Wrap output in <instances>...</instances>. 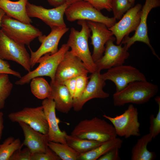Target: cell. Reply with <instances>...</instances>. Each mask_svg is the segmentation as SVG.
Wrapping results in <instances>:
<instances>
[{"instance_id": "cell-1", "label": "cell", "mask_w": 160, "mask_h": 160, "mask_svg": "<svg viewBox=\"0 0 160 160\" xmlns=\"http://www.w3.org/2000/svg\"><path fill=\"white\" fill-rule=\"evenodd\" d=\"M158 91L157 85L147 80L134 81L120 91L114 93L113 105L119 107L129 103L144 104L155 96Z\"/></svg>"}, {"instance_id": "cell-2", "label": "cell", "mask_w": 160, "mask_h": 160, "mask_svg": "<svg viewBox=\"0 0 160 160\" xmlns=\"http://www.w3.org/2000/svg\"><path fill=\"white\" fill-rule=\"evenodd\" d=\"M71 135L100 142L112 139L117 136L112 124L96 117L80 121L72 130Z\"/></svg>"}, {"instance_id": "cell-3", "label": "cell", "mask_w": 160, "mask_h": 160, "mask_svg": "<svg viewBox=\"0 0 160 160\" xmlns=\"http://www.w3.org/2000/svg\"><path fill=\"white\" fill-rule=\"evenodd\" d=\"M78 24L81 26V31L71 28L67 43L71 48V52L81 60L89 73H91L97 70L88 46L91 31L87 21L78 20Z\"/></svg>"}, {"instance_id": "cell-4", "label": "cell", "mask_w": 160, "mask_h": 160, "mask_svg": "<svg viewBox=\"0 0 160 160\" xmlns=\"http://www.w3.org/2000/svg\"><path fill=\"white\" fill-rule=\"evenodd\" d=\"M69 48L66 43L63 44L58 51L55 53H48L42 56L37 61V63H39V66L33 70L28 72L26 74L21 77L15 82V84L23 85L29 83L35 77L43 76L49 77L51 81H54L57 67Z\"/></svg>"}, {"instance_id": "cell-5", "label": "cell", "mask_w": 160, "mask_h": 160, "mask_svg": "<svg viewBox=\"0 0 160 160\" xmlns=\"http://www.w3.org/2000/svg\"><path fill=\"white\" fill-rule=\"evenodd\" d=\"M1 30L9 38L20 44L29 45L36 38L43 35L38 28L11 18L6 15L3 17Z\"/></svg>"}, {"instance_id": "cell-6", "label": "cell", "mask_w": 160, "mask_h": 160, "mask_svg": "<svg viewBox=\"0 0 160 160\" xmlns=\"http://www.w3.org/2000/svg\"><path fill=\"white\" fill-rule=\"evenodd\" d=\"M65 15L67 20L73 22L76 20L90 21L102 23L108 28L116 23L114 17H109L103 15L88 2L81 0L68 5Z\"/></svg>"}, {"instance_id": "cell-7", "label": "cell", "mask_w": 160, "mask_h": 160, "mask_svg": "<svg viewBox=\"0 0 160 160\" xmlns=\"http://www.w3.org/2000/svg\"><path fill=\"white\" fill-rule=\"evenodd\" d=\"M103 116L112 123L117 135L125 138L132 136L140 135L138 110L132 104H129L127 109L120 115L114 117L105 114Z\"/></svg>"}, {"instance_id": "cell-8", "label": "cell", "mask_w": 160, "mask_h": 160, "mask_svg": "<svg viewBox=\"0 0 160 160\" xmlns=\"http://www.w3.org/2000/svg\"><path fill=\"white\" fill-rule=\"evenodd\" d=\"M25 45L11 39L0 29V58L16 62L29 72L31 57Z\"/></svg>"}, {"instance_id": "cell-9", "label": "cell", "mask_w": 160, "mask_h": 160, "mask_svg": "<svg viewBox=\"0 0 160 160\" xmlns=\"http://www.w3.org/2000/svg\"><path fill=\"white\" fill-rule=\"evenodd\" d=\"M101 76L105 81L110 80L114 83L116 92L123 89L131 82L147 80L142 73L130 65H122L111 68L106 72L101 74Z\"/></svg>"}, {"instance_id": "cell-10", "label": "cell", "mask_w": 160, "mask_h": 160, "mask_svg": "<svg viewBox=\"0 0 160 160\" xmlns=\"http://www.w3.org/2000/svg\"><path fill=\"white\" fill-rule=\"evenodd\" d=\"M8 117L12 122H23L40 132L44 134L48 133V123L42 105L25 107L21 110L9 113Z\"/></svg>"}, {"instance_id": "cell-11", "label": "cell", "mask_w": 160, "mask_h": 160, "mask_svg": "<svg viewBox=\"0 0 160 160\" xmlns=\"http://www.w3.org/2000/svg\"><path fill=\"white\" fill-rule=\"evenodd\" d=\"M68 6L65 3L54 8L48 9L28 1L26 6V10L30 17L36 18L41 20L51 28L57 27H66L64 20V15Z\"/></svg>"}, {"instance_id": "cell-12", "label": "cell", "mask_w": 160, "mask_h": 160, "mask_svg": "<svg viewBox=\"0 0 160 160\" xmlns=\"http://www.w3.org/2000/svg\"><path fill=\"white\" fill-rule=\"evenodd\" d=\"M160 6V0H145V4L142 7L139 24L134 35L131 37L128 36L124 37L121 43L124 44L128 50L131 46L136 41L143 42L150 47L152 53L160 60L150 43L148 33L147 19L149 13L153 8Z\"/></svg>"}, {"instance_id": "cell-13", "label": "cell", "mask_w": 160, "mask_h": 160, "mask_svg": "<svg viewBox=\"0 0 160 160\" xmlns=\"http://www.w3.org/2000/svg\"><path fill=\"white\" fill-rule=\"evenodd\" d=\"M100 72L97 70L91 73L89 80L81 95L78 98L73 100L72 108L75 111H81L86 103L92 99H104L109 97V94L103 90L105 81L101 77Z\"/></svg>"}, {"instance_id": "cell-14", "label": "cell", "mask_w": 160, "mask_h": 160, "mask_svg": "<svg viewBox=\"0 0 160 160\" xmlns=\"http://www.w3.org/2000/svg\"><path fill=\"white\" fill-rule=\"evenodd\" d=\"M88 73L81 60L68 50L57 67L54 81L62 84L67 79Z\"/></svg>"}, {"instance_id": "cell-15", "label": "cell", "mask_w": 160, "mask_h": 160, "mask_svg": "<svg viewBox=\"0 0 160 160\" xmlns=\"http://www.w3.org/2000/svg\"><path fill=\"white\" fill-rule=\"evenodd\" d=\"M116 38L112 36L106 43L104 55L95 62L97 70L109 69L111 68L123 65L129 54L125 47L122 44L116 45L113 42Z\"/></svg>"}, {"instance_id": "cell-16", "label": "cell", "mask_w": 160, "mask_h": 160, "mask_svg": "<svg viewBox=\"0 0 160 160\" xmlns=\"http://www.w3.org/2000/svg\"><path fill=\"white\" fill-rule=\"evenodd\" d=\"M142 7L138 4L131 7L118 22L108 28L115 36L117 45L120 44L124 37L136 30L140 23Z\"/></svg>"}, {"instance_id": "cell-17", "label": "cell", "mask_w": 160, "mask_h": 160, "mask_svg": "<svg viewBox=\"0 0 160 160\" xmlns=\"http://www.w3.org/2000/svg\"><path fill=\"white\" fill-rule=\"evenodd\" d=\"M49 33L46 36L42 35L38 38L41 43L38 49L33 51L28 46L31 52V63L33 68L37 63L38 60L42 56L48 53L53 54L58 50L60 41L64 35L69 30L66 27H55L51 28Z\"/></svg>"}, {"instance_id": "cell-18", "label": "cell", "mask_w": 160, "mask_h": 160, "mask_svg": "<svg viewBox=\"0 0 160 160\" xmlns=\"http://www.w3.org/2000/svg\"><path fill=\"white\" fill-rule=\"evenodd\" d=\"M87 22L92 32L90 36L91 44L93 47L92 56L95 62L103 56L105 44L113 35L104 24L90 21Z\"/></svg>"}, {"instance_id": "cell-19", "label": "cell", "mask_w": 160, "mask_h": 160, "mask_svg": "<svg viewBox=\"0 0 160 160\" xmlns=\"http://www.w3.org/2000/svg\"><path fill=\"white\" fill-rule=\"evenodd\" d=\"M42 105L48 123L49 141L67 143L65 137L67 133L65 131H61L59 127L60 120L56 116L54 100L51 98H45L42 101Z\"/></svg>"}, {"instance_id": "cell-20", "label": "cell", "mask_w": 160, "mask_h": 160, "mask_svg": "<svg viewBox=\"0 0 160 160\" xmlns=\"http://www.w3.org/2000/svg\"><path fill=\"white\" fill-rule=\"evenodd\" d=\"M18 123L24 135L23 145L29 149L31 154L46 152L49 148L48 143L49 140L47 134L37 131L24 123Z\"/></svg>"}, {"instance_id": "cell-21", "label": "cell", "mask_w": 160, "mask_h": 160, "mask_svg": "<svg viewBox=\"0 0 160 160\" xmlns=\"http://www.w3.org/2000/svg\"><path fill=\"white\" fill-rule=\"evenodd\" d=\"M51 92L50 98L55 102V109L60 112L68 113L73 107V98L66 86L51 81Z\"/></svg>"}, {"instance_id": "cell-22", "label": "cell", "mask_w": 160, "mask_h": 160, "mask_svg": "<svg viewBox=\"0 0 160 160\" xmlns=\"http://www.w3.org/2000/svg\"><path fill=\"white\" fill-rule=\"evenodd\" d=\"M28 0H0V8L9 17L27 24L32 20L27 15L26 6Z\"/></svg>"}, {"instance_id": "cell-23", "label": "cell", "mask_w": 160, "mask_h": 160, "mask_svg": "<svg viewBox=\"0 0 160 160\" xmlns=\"http://www.w3.org/2000/svg\"><path fill=\"white\" fill-rule=\"evenodd\" d=\"M153 139L151 135L148 133L138 139L132 149L131 160H154L156 156L155 153L149 151L147 148L148 143L151 141Z\"/></svg>"}, {"instance_id": "cell-24", "label": "cell", "mask_w": 160, "mask_h": 160, "mask_svg": "<svg viewBox=\"0 0 160 160\" xmlns=\"http://www.w3.org/2000/svg\"><path fill=\"white\" fill-rule=\"evenodd\" d=\"M123 141L116 137L103 143L97 147L85 153L81 154L78 160H96L111 149L115 148L120 149Z\"/></svg>"}, {"instance_id": "cell-25", "label": "cell", "mask_w": 160, "mask_h": 160, "mask_svg": "<svg viewBox=\"0 0 160 160\" xmlns=\"http://www.w3.org/2000/svg\"><path fill=\"white\" fill-rule=\"evenodd\" d=\"M65 139L67 144L81 154L90 151L103 143L81 138L67 134Z\"/></svg>"}, {"instance_id": "cell-26", "label": "cell", "mask_w": 160, "mask_h": 160, "mask_svg": "<svg viewBox=\"0 0 160 160\" xmlns=\"http://www.w3.org/2000/svg\"><path fill=\"white\" fill-rule=\"evenodd\" d=\"M30 87L32 93L39 99L44 100L50 97L51 87L47 81L41 77H37L31 80Z\"/></svg>"}, {"instance_id": "cell-27", "label": "cell", "mask_w": 160, "mask_h": 160, "mask_svg": "<svg viewBox=\"0 0 160 160\" xmlns=\"http://www.w3.org/2000/svg\"><path fill=\"white\" fill-rule=\"evenodd\" d=\"M48 147L62 160H77L80 153L67 143L63 144L49 141Z\"/></svg>"}, {"instance_id": "cell-28", "label": "cell", "mask_w": 160, "mask_h": 160, "mask_svg": "<svg viewBox=\"0 0 160 160\" xmlns=\"http://www.w3.org/2000/svg\"><path fill=\"white\" fill-rule=\"evenodd\" d=\"M23 145L19 139L12 137H7L0 144V160H9L13 153L21 149Z\"/></svg>"}, {"instance_id": "cell-29", "label": "cell", "mask_w": 160, "mask_h": 160, "mask_svg": "<svg viewBox=\"0 0 160 160\" xmlns=\"http://www.w3.org/2000/svg\"><path fill=\"white\" fill-rule=\"evenodd\" d=\"M13 87L8 74H0V109L4 108L6 100L10 95Z\"/></svg>"}, {"instance_id": "cell-30", "label": "cell", "mask_w": 160, "mask_h": 160, "mask_svg": "<svg viewBox=\"0 0 160 160\" xmlns=\"http://www.w3.org/2000/svg\"><path fill=\"white\" fill-rule=\"evenodd\" d=\"M132 6L129 0H111V9L113 17L116 20L120 19Z\"/></svg>"}, {"instance_id": "cell-31", "label": "cell", "mask_w": 160, "mask_h": 160, "mask_svg": "<svg viewBox=\"0 0 160 160\" xmlns=\"http://www.w3.org/2000/svg\"><path fill=\"white\" fill-rule=\"evenodd\" d=\"M155 100L158 105V113L155 117L153 114L150 116L149 133L151 135L153 138H155L160 133V97L157 96Z\"/></svg>"}, {"instance_id": "cell-32", "label": "cell", "mask_w": 160, "mask_h": 160, "mask_svg": "<svg viewBox=\"0 0 160 160\" xmlns=\"http://www.w3.org/2000/svg\"><path fill=\"white\" fill-rule=\"evenodd\" d=\"M88 81L87 74L80 75L76 77L75 90L73 97V100L76 99L81 95Z\"/></svg>"}, {"instance_id": "cell-33", "label": "cell", "mask_w": 160, "mask_h": 160, "mask_svg": "<svg viewBox=\"0 0 160 160\" xmlns=\"http://www.w3.org/2000/svg\"><path fill=\"white\" fill-rule=\"evenodd\" d=\"M31 160H61L60 158L49 147L46 152L31 154Z\"/></svg>"}, {"instance_id": "cell-34", "label": "cell", "mask_w": 160, "mask_h": 160, "mask_svg": "<svg viewBox=\"0 0 160 160\" xmlns=\"http://www.w3.org/2000/svg\"><path fill=\"white\" fill-rule=\"evenodd\" d=\"M91 4L99 11L105 9L108 12L112 11L111 0H84Z\"/></svg>"}, {"instance_id": "cell-35", "label": "cell", "mask_w": 160, "mask_h": 160, "mask_svg": "<svg viewBox=\"0 0 160 160\" xmlns=\"http://www.w3.org/2000/svg\"><path fill=\"white\" fill-rule=\"evenodd\" d=\"M31 153L28 148L15 151L10 157L9 160H31Z\"/></svg>"}, {"instance_id": "cell-36", "label": "cell", "mask_w": 160, "mask_h": 160, "mask_svg": "<svg viewBox=\"0 0 160 160\" xmlns=\"http://www.w3.org/2000/svg\"><path fill=\"white\" fill-rule=\"evenodd\" d=\"M5 73L12 75L20 78L22 76L20 73L12 69L7 61L0 58V74Z\"/></svg>"}, {"instance_id": "cell-37", "label": "cell", "mask_w": 160, "mask_h": 160, "mask_svg": "<svg viewBox=\"0 0 160 160\" xmlns=\"http://www.w3.org/2000/svg\"><path fill=\"white\" fill-rule=\"evenodd\" d=\"M119 148H115L111 149L102 156L98 160H119L121 158L119 156Z\"/></svg>"}, {"instance_id": "cell-38", "label": "cell", "mask_w": 160, "mask_h": 160, "mask_svg": "<svg viewBox=\"0 0 160 160\" xmlns=\"http://www.w3.org/2000/svg\"><path fill=\"white\" fill-rule=\"evenodd\" d=\"M76 81V77H74L65 80L62 83L67 88L73 98L75 90Z\"/></svg>"}, {"instance_id": "cell-39", "label": "cell", "mask_w": 160, "mask_h": 160, "mask_svg": "<svg viewBox=\"0 0 160 160\" xmlns=\"http://www.w3.org/2000/svg\"><path fill=\"white\" fill-rule=\"evenodd\" d=\"M49 3L54 7L59 6L65 3V0H47Z\"/></svg>"}, {"instance_id": "cell-40", "label": "cell", "mask_w": 160, "mask_h": 160, "mask_svg": "<svg viewBox=\"0 0 160 160\" xmlns=\"http://www.w3.org/2000/svg\"><path fill=\"white\" fill-rule=\"evenodd\" d=\"M3 113L2 112H0V140L1 139L2 131L4 128L3 125Z\"/></svg>"}, {"instance_id": "cell-41", "label": "cell", "mask_w": 160, "mask_h": 160, "mask_svg": "<svg viewBox=\"0 0 160 160\" xmlns=\"http://www.w3.org/2000/svg\"><path fill=\"white\" fill-rule=\"evenodd\" d=\"M4 12L1 8H0V27L2 19L3 17L5 15Z\"/></svg>"}, {"instance_id": "cell-42", "label": "cell", "mask_w": 160, "mask_h": 160, "mask_svg": "<svg viewBox=\"0 0 160 160\" xmlns=\"http://www.w3.org/2000/svg\"><path fill=\"white\" fill-rule=\"evenodd\" d=\"M81 0H65V3L68 6L77 1Z\"/></svg>"}, {"instance_id": "cell-43", "label": "cell", "mask_w": 160, "mask_h": 160, "mask_svg": "<svg viewBox=\"0 0 160 160\" xmlns=\"http://www.w3.org/2000/svg\"><path fill=\"white\" fill-rule=\"evenodd\" d=\"M129 2L132 5V6H133L135 4V0H129Z\"/></svg>"}]
</instances>
